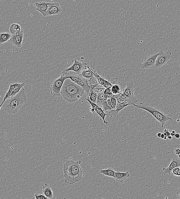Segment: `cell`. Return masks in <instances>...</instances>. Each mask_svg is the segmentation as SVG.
I'll use <instances>...</instances> for the list:
<instances>
[{
	"label": "cell",
	"mask_w": 180,
	"mask_h": 199,
	"mask_svg": "<svg viewBox=\"0 0 180 199\" xmlns=\"http://www.w3.org/2000/svg\"><path fill=\"white\" fill-rule=\"evenodd\" d=\"M167 139H169V140H171V139H173V137H172L171 135L168 136H167Z\"/></svg>",
	"instance_id": "60d3db41"
},
{
	"label": "cell",
	"mask_w": 180,
	"mask_h": 199,
	"mask_svg": "<svg viewBox=\"0 0 180 199\" xmlns=\"http://www.w3.org/2000/svg\"><path fill=\"white\" fill-rule=\"evenodd\" d=\"M27 100L25 89H23L15 95L6 99L3 104V108L8 114H15L21 109L24 104Z\"/></svg>",
	"instance_id": "3957f363"
},
{
	"label": "cell",
	"mask_w": 180,
	"mask_h": 199,
	"mask_svg": "<svg viewBox=\"0 0 180 199\" xmlns=\"http://www.w3.org/2000/svg\"><path fill=\"white\" fill-rule=\"evenodd\" d=\"M81 75L87 80H90L94 76V74L89 66H86V67L81 73Z\"/></svg>",
	"instance_id": "ffe728a7"
},
{
	"label": "cell",
	"mask_w": 180,
	"mask_h": 199,
	"mask_svg": "<svg viewBox=\"0 0 180 199\" xmlns=\"http://www.w3.org/2000/svg\"><path fill=\"white\" fill-rule=\"evenodd\" d=\"M172 132L173 133L175 134V132L174 130H173V131H172Z\"/></svg>",
	"instance_id": "f6af8a7d"
},
{
	"label": "cell",
	"mask_w": 180,
	"mask_h": 199,
	"mask_svg": "<svg viewBox=\"0 0 180 199\" xmlns=\"http://www.w3.org/2000/svg\"><path fill=\"white\" fill-rule=\"evenodd\" d=\"M87 64L86 63L81 62L75 59L74 64L71 67L65 69L63 72H68L73 71L75 72L77 75H81V73L86 67Z\"/></svg>",
	"instance_id": "9c48e42d"
},
{
	"label": "cell",
	"mask_w": 180,
	"mask_h": 199,
	"mask_svg": "<svg viewBox=\"0 0 180 199\" xmlns=\"http://www.w3.org/2000/svg\"><path fill=\"white\" fill-rule=\"evenodd\" d=\"M23 30L21 26L18 24H13L10 26L9 30L12 35H17L20 34Z\"/></svg>",
	"instance_id": "d6986e66"
},
{
	"label": "cell",
	"mask_w": 180,
	"mask_h": 199,
	"mask_svg": "<svg viewBox=\"0 0 180 199\" xmlns=\"http://www.w3.org/2000/svg\"><path fill=\"white\" fill-rule=\"evenodd\" d=\"M85 93V91L82 87L69 78L65 80L60 92L63 98L70 103L76 102Z\"/></svg>",
	"instance_id": "7a4b0ae2"
},
{
	"label": "cell",
	"mask_w": 180,
	"mask_h": 199,
	"mask_svg": "<svg viewBox=\"0 0 180 199\" xmlns=\"http://www.w3.org/2000/svg\"><path fill=\"white\" fill-rule=\"evenodd\" d=\"M132 106L139 109L143 110L150 113L160 123L162 128H163L164 126L166 123L169 121L172 120L171 118L156 107L143 105L133 104Z\"/></svg>",
	"instance_id": "277c9868"
},
{
	"label": "cell",
	"mask_w": 180,
	"mask_h": 199,
	"mask_svg": "<svg viewBox=\"0 0 180 199\" xmlns=\"http://www.w3.org/2000/svg\"><path fill=\"white\" fill-rule=\"evenodd\" d=\"M42 192L43 194L48 199H52L53 197V193L51 188L47 184H44L42 186Z\"/></svg>",
	"instance_id": "ac0fdd59"
},
{
	"label": "cell",
	"mask_w": 180,
	"mask_h": 199,
	"mask_svg": "<svg viewBox=\"0 0 180 199\" xmlns=\"http://www.w3.org/2000/svg\"><path fill=\"white\" fill-rule=\"evenodd\" d=\"M172 55V52L170 51L164 52L161 51V53L157 57L154 68L159 69L166 65L169 61Z\"/></svg>",
	"instance_id": "ba28073f"
},
{
	"label": "cell",
	"mask_w": 180,
	"mask_h": 199,
	"mask_svg": "<svg viewBox=\"0 0 180 199\" xmlns=\"http://www.w3.org/2000/svg\"><path fill=\"white\" fill-rule=\"evenodd\" d=\"M100 172L104 176L114 178L115 171L112 168H109L107 169H102L100 171Z\"/></svg>",
	"instance_id": "44dd1931"
},
{
	"label": "cell",
	"mask_w": 180,
	"mask_h": 199,
	"mask_svg": "<svg viewBox=\"0 0 180 199\" xmlns=\"http://www.w3.org/2000/svg\"><path fill=\"white\" fill-rule=\"evenodd\" d=\"M130 177V174L128 171L125 172L115 171V175L114 178L117 182H118L120 184H122L127 178Z\"/></svg>",
	"instance_id": "5bb4252c"
},
{
	"label": "cell",
	"mask_w": 180,
	"mask_h": 199,
	"mask_svg": "<svg viewBox=\"0 0 180 199\" xmlns=\"http://www.w3.org/2000/svg\"><path fill=\"white\" fill-rule=\"evenodd\" d=\"M97 97V91H95L94 89H91L90 93H89V97L88 98H89L90 101L96 104Z\"/></svg>",
	"instance_id": "4316f807"
},
{
	"label": "cell",
	"mask_w": 180,
	"mask_h": 199,
	"mask_svg": "<svg viewBox=\"0 0 180 199\" xmlns=\"http://www.w3.org/2000/svg\"><path fill=\"white\" fill-rule=\"evenodd\" d=\"M177 167H180V159L173 157L169 165L167 168H164L163 169L164 175H170L172 170Z\"/></svg>",
	"instance_id": "4fadbf2b"
},
{
	"label": "cell",
	"mask_w": 180,
	"mask_h": 199,
	"mask_svg": "<svg viewBox=\"0 0 180 199\" xmlns=\"http://www.w3.org/2000/svg\"><path fill=\"white\" fill-rule=\"evenodd\" d=\"M110 98H111V104H112V110H114L117 106V101L114 95H113Z\"/></svg>",
	"instance_id": "f546056e"
},
{
	"label": "cell",
	"mask_w": 180,
	"mask_h": 199,
	"mask_svg": "<svg viewBox=\"0 0 180 199\" xmlns=\"http://www.w3.org/2000/svg\"><path fill=\"white\" fill-rule=\"evenodd\" d=\"M111 90L113 95H115L120 92V88L118 85H114L111 87Z\"/></svg>",
	"instance_id": "f1b7e54d"
},
{
	"label": "cell",
	"mask_w": 180,
	"mask_h": 199,
	"mask_svg": "<svg viewBox=\"0 0 180 199\" xmlns=\"http://www.w3.org/2000/svg\"><path fill=\"white\" fill-rule=\"evenodd\" d=\"M47 16L60 14L62 11L61 7L58 3H48Z\"/></svg>",
	"instance_id": "30bf717a"
},
{
	"label": "cell",
	"mask_w": 180,
	"mask_h": 199,
	"mask_svg": "<svg viewBox=\"0 0 180 199\" xmlns=\"http://www.w3.org/2000/svg\"><path fill=\"white\" fill-rule=\"evenodd\" d=\"M178 157L180 159V154L178 155Z\"/></svg>",
	"instance_id": "7dc6e473"
},
{
	"label": "cell",
	"mask_w": 180,
	"mask_h": 199,
	"mask_svg": "<svg viewBox=\"0 0 180 199\" xmlns=\"http://www.w3.org/2000/svg\"><path fill=\"white\" fill-rule=\"evenodd\" d=\"M3 104H1L0 105V110H1V107L2 106H3Z\"/></svg>",
	"instance_id": "ee69618b"
},
{
	"label": "cell",
	"mask_w": 180,
	"mask_h": 199,
	"mask_svg": "<svg viewBox=\"0 0 180 199\" xmlns=\"http://www.w3.org/2000/svg\"><path fill=\"white\" fill-rule=\"evenodd\" d=\"M25 85H26V84H25L24 83H18V82H17V85L16 86L14 90L12 91L10 97H13V96L15 95L18 94V93L20 92V90H21L22 89H24V87Z\"/></svg>",
	"instance_id": "603a6c76"
},
{
	"label": "cell",
	"mask_w": 180,
	"mask_h": 199,
	"mask_svg": "<svg viewBox=\"0 0 180 199\" xmlns=\"http://www.w3.org/2000/svg\"><path fill=\"white\" fill-rule=\"evenodd\" d=\"M180 167H177L174 168L173 170H172L171 172V175L175 176L176 174L177 173L178 171H179V169H180Z\"/></svg>",
	"instance_id": "d6a6232c"
},
{
	"label": "cell",
	"mask_w": 180,
	"mask_h": 199,
	"mask_svg": "<svg viewBox=\"0 0 180 199\" xmlns=\"http://www.w3.org/2000/svg\"><path fill=\"white\" fill-rule=\"evenodd\" d=\"M167 139V136H165L164 138V140H166Z\"/></svg>",
	"instance_id": "7bdbcfd3"
},
{
	"label": "cell",
	"mask_w": 180,
	"mask_h": 199,
	"mask_svg": "<svg viewBox=\"0 0 180 199\" xmlns=\"http://www.w3.org/2000/svg\"><path fill=\"white\" fill-rule=\"evenodd\" d=\"M73 1H76V0H73Z\"/></svg>",
	"instance_id": "c3c4849f"
},
{
	"label": "cell",
	"mask_w": 180,
	"mask_h": 199,
	"mask_svg": "<svg viewBox=\"0 0 180 199\" xmlns=\"http://www.w3.org/2000/svg\"><path fill=\"white\" fill-rule=\"evenodd\" d=\"M177 198L179 199H180V193L179 194V196L177 197Z\"/></svg>",
	"instance_id": "bcb514c9"
},
{
	"label": "cell",
	"mask_w": 180,
	"mask_h": 199,
	"mask_svg": "<svg viewBox=\"0 0 180 199\" xmlns=\"http://www.w3.org/2000/svg\"><path fill=\"white\" fill-rule=\"evenodd\" d=\"M165 136L164 135V134L162 133V134L161 135V136H160V138H161V139H164V138Z\"/></svg>",
	"instance_id": "ab89813d"
},
{
	"label": "cell",
	"mask_w": 180,
	"mask_h": 199,
	"mask_svg": "<svg viewBox=\"0 0 180 199\" xmlns=\"http://www.w3.org/2000/svg\"><path fill=\"white\" fill-rule=\"evenodd\" d=\"M174 136L176 139H179L180 138V134L178 133H175Z\"/></svg>",
	"instance_id": "e575fe53"
},
{
	"label": "cell",
	"mask_w": 180,
	"mask_h": 199,
	"mask_svg": "<svg viewBox=\"0 0 180 199\" xmlns=\"http://www.w3.org/2000/svg\"><path fill=\"white\" fill-rule=\"evenodd\" d=\"M101 106L102 107L103 110H104V112H107L108 111H111L112 110V108L108 104L107 100L103 102Z\"/></svg>",
	"instance_id": "4dcf8cb0"
},
{
	"label": "cell",
	"mask_w": 180,
	"mask_h": 199,
	"mask_svg": "<svg viewBox=\"0 0 180 199\" xmlns=\"http://www.w3.org/2000/svg\"><path fill=\"white\" fill-rule=\"evenodd\" d=\"M134 84L132 81H129L127 83V86L123 90V95L127 99V102L131 105L137 104L138 99L135 97Z\"/></svg>",
	"instance_id": "8992f818"
},
{
	"label": "cell",
	"mask_w": 180,
	"mask_h": 199,
	"mask_svg": "<svg viewBox=\"0 0 180 199\" xmlns=\"http://www.w3.org/2000/svg\"><path fill=\"white\" fill-rule=\"evenodd\" d=\"M68 72H62L60 76L53 81L50 87V93L52 98L56 96L60 97L61 90L65 80L68 78Z\"/></svg>",
	"instance_id": "5b68a950"
},
{
	"label": "cell",
	"mask_w": 180,
	"mask_h": 199,
	"mask_svg": "<svg viewBox=\"0 0 180 199\" xmlns=\"http://www.w3.org/2000/svg\"><path fill=\"white\" fill-rule=\"evenodd\" d=\"M104 91H99L97 92V100H96V104L99 106V105H102V103L106 101L107 99L104 97Z\"/></svg>",
	"instance_id": "cb8c5ba5"
},
{
	"label": "cell",
	"mask_w": 180,
	"mask_h": 199,
	"mask_svg": "<svg viewBox=\"0 0 180 199\" xmlns=\"http://www.w3.org/2000/svg\"><path fill=\"white\" fill-rule=\"evenodd\" d=\"M24 37L23 30L20 34L17 35H12L9 40L10 43L15 47L16 48L22 47Z\"/></svg>",
	"instance_id": "8fae6325"
},
{
	"label": "cell",
	"mask_w": 180,
	"mask_h": 199,
	"mask_svg": "<svg viewBox=\"0 0 180 199\" xmlns=\"http://www.w3.org/2000/svg\"><path fill=\"white\" fill-rule=\"evenodd\" d=\"M161 53V51L154 54L148 55L144 58L143 63L140 65L142 69H150L154 67L157 57Z\"/></svg>",
	"instance_id": "52a82bcc"
},
{
	"label": "cell",
	"mask_w": 180,
	"mask_h": 199,
	"mask_svg": "<svg viewBox=\"0 0 180 199\" xmlns=\"http://www.w3.org/2000/svg\"><path fill=\"white\" fill-rule=\"evenodd\" d=\"M11 36V33H0V45L9 40Z\"/></svg>",
	"instance_id": "7402d4cb"
},
{
	"label": "cell",
	"mask_w": 180,
	"mask_h": 199,
	"mask_svg": "<svg viewBox=\"0 0 180 199\" xmlns=\"http://www.w3.org/2000/svg\"><path fill=\"white\" fill-rule=\"evenodd\" d=\"M90 111L92 113H94L95 112V110L92 107H91L90 108Z\"/></svg>",
	"instance_id": "74e56055"
},
{
	"label": "cell",
	"mask_w": 180,
	"mask_h": 199,
	"mask_svg": "<svg viewBox=\"0 0 180 199\" xmlns=\"http://www.w3.org/2000/svg\"><path fill=\"white\" fill-rule=\"evenodd\" d=\"M17 85V82L16 83H13V84H10L9 89L8 90V91H7L6 93L5 96H4V99L3 102H2V104H4V102L5 101L6 99H8L9 98L10 96H11V94L12 93V91H13V90L15 88L16 86Z\"/></svg>",
	"instance_id": "d4e9b609"
},
{
	"label": "cell",
	"mask_w": 180,
	"mask_h": 199,
	"mask_svg": "<svg viewBox=\"0 0 180 199\" xmlns=\"http://www.w3.org/2000/svg\"><path fill=\"white\" fill-rule=\"evenodd\" d=\"M175 134L171 132L170 133V135L172 137H174L175 136Z\"/></svg>",
	"instance_id": "b9f144b4"
},
{
	"label": "cell",
	"mask_w": 180,
	"mask_h": 199,
	"mask_svg": "<svg viewBox=\"0 0 180 199\" xmlns=\"http://www.w3.org/2000/svg\"><path fill=\"white\" fill-rule=\"evenodd\" d=\"M114 95V96H115V98H116L118 104L124 102L128 103L127 99H126L125 97L123 95L122 93L120 92L119 93Z\"/></svg>",
	"instance_id": "484cf974"
},
{
	"label": "cell",
	"mask_w": 180,
	"mask_h": 199,
	"mask_svg": "<svg viewBox=\"0 0 180 199\" xmlns=\"http://www.w3.org/2000/svg\"><path fill=\"white\" fill-rule=\"evenodd\" d=\"M164 132H166V136H167V137L168 136H170V132L169 131V130L168 131H165Z\"/></svg>",
	"instance_id": "8d00e7d4"
},
{
	"label": "cell",
	"mask_w": 180,
	"mask_h": 199,
	"mask_svg": "<svg viewBox=\"0 0 180 199\" xmlns=\"http://www.w3.org/2000/svg\"><path fill=\"white\" fill-rule=\"evenodd\" d=\"M161 134L162 133L161 132H158V133H157V137H158V138H160Z\"/></svg>",
	"instance_id": "f35d334b"
},
{
	"label": "cell",
	"mask_w": 180,
	"mask_h": 199,
	"mask_svg": "<svg viewBox=\"0 0 180 199\" xmlns=\"http://www.w3.org/2000/svg\"><path fill=\"white\" fill-rule=\"evenodd\" d=\"M175 153L176 155H178L180 154V149H175Z\"/></svg>",
	"instance_id": "836d02e7"
},
{
	"label": "cell",
	"mask_w": 180,
	"mask_h": 199,
	"mask_svg": "<svg viewBox=\"0 0 180 199\" xmlns=\"http://www.w3.org/2000/svg\"><path fill=\"white\" fill-rule=\"evenodd\" d=\"M111 87H109L106 88V89L104 90V96L106 99L111 98L113 95L111 91Z\"/></svg>",
	"instance_id": "83f0119b"
},
{
	"label": "cell",
	"mask_w": 180,
	"mask_h": 199,
	"mask_svg": "<svg viewBox=\"0 0 180 199\" xmlns=\"http://www.w3.org/2000/svg\"><path fill=\"white\" fill-rule=\"evenodd\" d=\"M85 99L89 103L92 107L94 109L95 112H96L97 114L103 120L104 124L107 125L108 122L105 120V118L106 116H107V114L105 112L104 110L100 107H99V106H98L97 104L92 102L90 101L88 97L86 98Z\"/></svg>",
	"instance_id": "7c38bea8"
},
{
	"label": "cell",
	"mask_w": 180,
	"mask_h": 199,
	"mask_svg": "<svg viewBox=\"0 0 180 199\" xmlns=\"http://www.w3.org/2000/svg\"><path fill=\"white\" fill-rule=\"evenodd\" d=\"M48 3L43 2L42 3H35L36 10L38 11L44 17L47 16V10L48 9Z\"/></svg>",
	"instance_id": "2e32d148"
},
{
	"label": "cell",
	"mask_w": 180,
	"mask_h": 199,
	"mask_svg": "<svg viewBox=\"0 0 180 199\" xmlns=\"http://www.w3.org/2000/svg\"><path fill=\"white\" fill-rule=\"evenodd\" d=\"M90 69L91 70L93 74H94V75L95 76V77L97 79V81H98V83H99L100 85L105 88H107L109 87H112V86L113 85H112V83H110L108 81H107V80L104 79V78L100 76V75H98V74H97V73H96V72H95L93 70L90 68Z\"/></svg>",
	"instance_id": "9a60e30c"
},
{
	"label": "cell",
	"mask_w": 180,
	"mask_h": 199,
	"mask_svg": "<svg viewBox=\"0 0 180 199\" xmlns=\"http://www.w3.org/2000/svg\"><path fill=\"white\" fill-rule=\"evenodd\" d=\"M131 106L130 104L127 102H124L122 103L119 104L117 106L116 108L114 110H112L109 113V115L110 116H115L119 114V112L122 110L125 107Z\"/></svg>",
	"instance_id": "e0dca14e"
},
{
	"label": "cell",
	"mask_w": 180,
	"mask_h": 199,
	"mask_svg": "<svg viewBox=\"0 0 180 199\" xmlns=\"http://www.w3.org/2000/svg\"><path fill=\"white\" fill-rule=\"evenodd\" d=\"M35 198L36 199H48L43 194H39L38 193H36L34 195Z\"/></svg>",
	"instance_id": "1f68e13d"
},
{
	"label": "cell",
	"mask_w": 180,
	"mask_h": 199,
	"mask_svg": "<svg viewBox=\"0 0 180 199\" xmlns=\"http://www.w3.org/2000/svg\"><path fill=\"white\" fill-rule=\"evenodd\" d=\"M175 176H177V177H180V167L177 173L175 175Z\"/></svg>",
	"instance_id": "d590c367"
},
{
	"label": "cell",
	"mask_w": 180,
	"mask_h": 199,
	"mask_svg": "<svg viewBox=\"0 0 180 199\" xmlns=\"http://www.w3.org/2000/svg\"><path fill=\"white\" fill-rule=\"evenodd\" d=\"M80 160L74 161L67 160L64 165L63 170L65 178V182L71 185L82 180L84 177L83 170L80 164Z\"/></svg>",
	"instance_id": "6da1fadb"
}]
</instances>
